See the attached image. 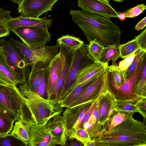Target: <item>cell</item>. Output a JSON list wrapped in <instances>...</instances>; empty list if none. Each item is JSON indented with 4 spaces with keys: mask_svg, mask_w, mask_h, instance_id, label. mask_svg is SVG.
<instances>
[{
    "mask_svg": "<svg viewBox=\"0 0 146 146\" xmlns=\"http://www.w3.org/2000/svg\"><path fill=\"white\" fill-rule=\"evenodd\" d=\"M72 19L90 42L96 40L104 47L120 44L121 31L109 18L84 11L70 9Z\"/></svg>",
    "mask_w": 146,
    "mask_h": 146,
    "instance_id": "6da1fadb",
    "label": "cell"
},
{
    "mask_svg": "<svg viewBox=\"0 0 146 146\" xmlns=\"http://www.w3.org/2000/svg\"><path fill=\"white\" fill-rule=\"evenodd\" d=\"M18 85L24 101L19 118L24 123L29 126L46 124L63 112L58 98H44L23 84Z\"/></svg>",
    "mask_w": 146,
    "mask_h": 146,
    "instance_id": "7a4b0ae2",
    "label": "cell"
},
{
    "mask_svg": "<svg viewBox=\"0 0 146 146\" xmlns=\"http://www.w3.org/2000/svg\"><path fill=\"white\" fill-rule=\"evenodd\" d=\"M133 114L127 119L106 133L100 134L93 143L94 146H146V119H135Z\"/></svg>",
    "mask_w": 146,
    "mask_h": 146,
    "instance_id": "3957f363",
    "label": "cell"
},
{
    "mask_svg": "<svg viewBox=\"0 0 146 146\" xmlns=\"http://www.w3.org/2000/svg\"><path fill=\"white\" fill-rule=\"evenodd\" d=\"M145 56L140 60L131 75L120 86H116L105 82L106 90L111 94L114 100L127 101L136 104L143 99L137 95L136 88L142 62Z\"/></svg>",
    "mask_w": 146,
    "mask_h": 146,
    "instance_id": "277c9868",
    "label": "cell"
},
{
    "mask_svg": "<svg viewBox=\"0 0 146 146\" xmlns=\"http://www.w3.org/2000/svg\"><path fill=\"white\" fill-rule=\"evenodd\" d=\"M95 61L88 54L87 45H84L73 53L72 60L59 96V100L63 98L74 82L78 72Z\"/></svg>",
    "mask_w": 146,
    "mask_h": 146,
    "instance_id": "5b68a950",
    "label": "cell"
},
{
    "mask_svg": "<svg viewBox=\"0 0 146 146\" xmlns=\"http://www.w3.org/2000/svg\"><path fill=\"white\" fill-rule=\"evenodd\" d=\"M27 46L31 48L43 47L49 42L50 35L48 30L29 27H21L12 31Z\"/></svg>",
    "mask_w": 146,
    "mask_h": 146,
    "instance_id": "8992f818",
    "label": "cell"
},
{
    "mask_svg": "<svg viewBox=\"0 0 146 146\" xmlns=\"http://www.w3.org/2000/svg\"><path fill=\"white\" fill-rule=\"evenodd\" d=\"M24 102L23 96L16 86L0 84V103L19 117Z\"/></svg>",
    "mask_w": 146,
    "mask_h": 146,
    "instance_id": "52a82bcc",
    "label": "cell"
},
{
    "mask_svg": "<svg viewBox=\"0 0 146 146\" xmlns=\"http://www.w3.org/2000/svg\"><path fill=\"white\" fill-rule=\"evenodd\" d=\"M58 0H22L18 10L25 17L38 18L42 14L52 10L53 5Z\"/></svg>",
    "mask_w": 146,
    "mask_h": 146,
    "instance_id": "ba28073f",
    "label": "cell"
},
{
    "mask_svg": "<svg viewBox=\"0 0 146 146\" xmlns=\"http://www.w3.org/2000/svg\"><path fill=\"white\" fill-rule=\"evenodd\" d=\"M59 52L51 60L47 69L45 93L48 99H51L64 60V54L61 45H59Z\"/></svg>",
    "mask_w": 146,
    "mask_h": 146,
    "instance_id": "9c48e42d",
    "label": "cell"
},
{
    "mask_svg": "<svg viewBox=\"0 0 146 146\" xmlns=\"http://www.w3.org/2000/svg\"><path fill=\"white\" fill-rule=\"evenodd\" d=\"M105 71L102 72L67 108L93 102L100 93L106 89L105 84Z\"/></svg>",
    "mask_w": 146,
    "mask_h": 146,
    "instance_id": "30bf717a",
    "label": "cell"
},
{
    "mask_svg": "<svg viewBox=\"0 0 146 146\" xmlns=\"http://www.w3.org/2000/svg\"><path fill=\"white\" fill-rule=\"evenodd\" d=\"M83 11L109 18L118 17L119 12L114 10L108 0H78Z\"/></svg>",
    "mask_w": 146,
    "mask_h": 146,
    "instance_id": "8fae6325",
    "label": "cell"
},
{
    "mask_svg": "<svg viewBox=\"0 0 146 146\" xmlns=\"http://www.w3.org/2000/svg\"><path fill=\"white\" fill-rule=\"evenodd\" d=\"M93 102L67 108L63 111L62 117L66 125V136L70 131L79 128L85 113Z\"/></svg>",
    "mask_w": 146,
    "mask_h": 146,
    "instance_id": "7c38bea8",
    "label": "cell"
},
{
    "mask_svg": "<svg viewBox=\"0 0 146 146\" xmlns=\"http://www.w3.org/2000/svg\"><path fill=\"white\" fill-rule=\"evenodd\" d=\"M56 145L48 129L46 124L30 126L29 146Z\"/></svg>",
    "mask_w": 146,
    "mask_h": 146,
    "instance_id": "4fadbf2b",
    "label": "cell"
},
{
    "mask_svg": "<svg viewBox=\"0 0 146 146\" xmlns=\"http://www.w3.org/2000/svg\"><path fill=\"white\" fill-rule=\"evenodd\" d=\"M52 19L47 18H34L25 17L21 15L16 18H12L3 24L10 31L21 27H29L47 29L51 25Z\"/></svg>",
    "mask_w": 146,
    "mask_h": 146,
    "instance_id": "5bb4252c",
    "label": "cell"
},
{
    "mask_svg": "<svg viewBox=\"0 0 146 146\" xmlns=\"http://www.w3.org/2000/svg\"><path fill=\"white\" fill-rule=\"evenodd\" d=\"M46 125L56 145H66L68 138L62 116L58 115L53 117L48 121Z\"/></svg>",
    "mask_w": 146,
    "mask_h": 146,
    "instance_id": "9a60e30c",
    "label": "cell"
},
{
    "mask_svg": "<svg viewBox=\"0 0 146 146\" xmlns=\"http://www.w3.org/2000/svg\"><path fill=\"white\" fill-rule=\"evenodd\" d=\"M1 51L4 55L8 64L16 66L29 73L30 66H28L21 56L7 41L0 39Z\"/></svg>",
    "mask_w": 146,
    "mask_h": 146,
    "instance_id": "2e32d148",
    "label": "cell"
},
{
    "mask_svg": "<svg viewBox=\"0 0 146 146\" xmlns=\"http://www.w3.org/2000/svg\"><path fill=\"white\" fill-rule=\"evenodd\" d=\"M114 100L111 94L106 90L98 101L99 114L98 123L101 132L106 129L109 123L108 113L110 108L114 106Z\"/></svg>",
    "mask_w": 146,
    "mask_h": 146,
    "instance_id": "e0dca14e",
    "label": "cell"
},
{
    "mask_svg": "<svg viewBox=\"0 0 146 146\" xmlns=\"http://www.w3.org/2000/svg\"><path fill=\"white\" fill-rule=\"evenodd\" d=\"M108 66V63H103L95 62L80 70L76 74L74 82L69 90L67 95L85 80L98 73L106 70Z\"/></svg>",
    "mask_w": 146,
    "mask_h": 146,
    "instance_id": "ac0fdd59",
    "label": "cell"
},
{
    "mask_svg": "<svg viewBox=\"0 0 146 146\" xmlns=\"http://www.w3.org/2000/svg\"><path fill=\"white\" fill-rule=\"evenodd\" d=\"M48 65L41 62L31 65L27 80L23 84L36 93L43 75L47 70Z\"/></svg>",
    "mask_w": 146,
    "mask_h": 146,
    "instance_id": "d6986e66",
    "label": "cell"
},
{
    "mask_svg": "<svg viewBox=\"0 0 146 146\" xmlns=\"http://www.w3.org/2000/svg\"><path fill=\"white\" fill-rule=\"evenodd\" d=\"M61 45L64 58L60 74L56 83L51 99L59 98L63 83L66 76L69 66L71 63L74 52L63 46Z\"/></svg>",
    "mask_w": 146,
    "mask_h": 146,
    "instance_id": "ffe728a7",
    "label": "cell"
},
{
    "mask_svg": "<svg viewBox=\"0 0 146 146\" xmlns=\"http://www.w3.org/2000/svg\"><path fill=\"white\" fill-rule=\"evenodd\" d=\"M104 71L98 73L85 80L77 86L63 98L59 100V102L61 106L63 108H67L70 104L96 80L100 74Z\"/></svg>",
    "mask_w": 146,
    "mask_h": 146,
    "instance_id": "44dd1931",
    "label": "cell"
},
{
    "mask_svg": "<svg viewBox=\"0 0 146 146\" xmlns=\"http://www.w3.org/2000/svg\"><path fill=\"white\" fill-rule=\"evenodd\" d=\"M0 78L8 85L14 86L19 85L5 57L1 51H0Z\"/></svg>",
    "mask_w": 146,
    "mask_h": 146,
    "instance_id": "7402d4cb",
    "label": "cell"
},
{
    "mask_svg": "<svg viewBox=\"0 0 146 146\" xmlns=\"http://www.w3.org/2000/svg\"><path fill=\"white\" fill-rule=\"evenodd\" d=\"M29 126L23 122L19 118L13 126L9 135L28 146L29 137Z\"/></svg>",
    "mask_w": 146,
    "mask_h": 146,
    "instance_id": "603a6c76",
    "label": "cell"
},
{
    "mask_svg": "<svg viewBox=\"0 0 146 146\" xmlns=\"http://www.w3.org/2000/svg\"><path fill=\"white\" fill-rule=\"evenodd\" d=\"M139 49H143L137 36L125 44H120L118 48L120 57L122 58H125Z\"/></svg>",
    "mask_w": 146,
    "mask_h": 146,
    "instance_id": "cb8c5ba5",
    "label": "cell"
},
{
    "mask_svg": "<svg viewBox=\"0 0 146 146\" xmlns=\"http://www.w3.org/2000/svg\"><path fill=\"white\" fill-rule=\"evenodd\" d=\"M118 47L115 45H110L104 47L99 62L103 63H108L111 60V65L116 64V62L120 57Z\"/></svg>",
    "mask_w": 146,
    "mask_h": 146,
    "instance_id": "d4e9b609",
    "label": "cell"
},
{
    "mask_svg": "<svg viewBox=\"0 0 146 146\" xmlns=\"http://www.w3.org/2000/svg\"><path fill=\"white\" fill-rule=\"evenodd\" d=\"M57 43L73 51L77 50L84 44V42L79 38L69 35H63L56 40Z\"/></svg>",
    "mask_w": 146,
    "mask_h": 146,
    "instance_id": "484cf974",
    "label": "cell"
},
{
    "mask_svg": "<svg viewBox=\"0 0 146 146\" xmlns=\"http://www.w3.org/2000/svg\"><path fill=\"white\" fill-rule=\"evenodd\" d=\"M136 91L139 97L146 98V56L142 62L137 82Z\"/></svg>",
    "mask_w": 146,
    "mask_h": 146,
    "instance_id": "4316f807",
    "label": "cell"
},
{
    "mask_svg": "<svg viewBox=\"0 0 146 146\" xmlns=\"http://www.w3.org/2000/svg\"><path fill=\"white\" fill-rule=\"evenodd\" d=\"M68 139H75L81 142L84 146H88L92 142L87 131L84 129L79 128L70 131L67 135Z\"/></svg>",
    "mask_w": 146,
    "mask_h": 146,
    "instance_id": "83f0119b",
    "label": "cell"
},
{
    "mask_svg": "<svg viewBox=\"0 0 146 146\" xmlns=\"http://www.w3.org/2000/svg\"><path fill=\"white\" fill-rule=\"evenodd\" d=\"M15 121L7 115L0 111V138L6 136L10 134Z\"/></svg>",
    "mask_w": 146,
    "mask_h": 146,
    "instance_id": "f1b7e54d",
    "label": "cell"
},
{
    "mask_svg": "<svg viewBox=\"0 0 146 146\" xmlns=\"http://www.w3.org/2000/svg\"><path fill=\"white\" fill-rule=\"evenodd\" d=\"M114 108L117 112H123L128 114H134L137 112L135 104L127 101L114 100Z\"/></svg>",
    "mask_w": 146,
    "mask_h": 146,
    "instance_id": "f546056e",
    "label": "cell"
},
{
    "mask_svg": "<svg viewBox=\"0 0 146 146\" xmlns=\"http://www.w3.org/2000/svg\"><path fill=\"white\" fill-rule=\"evenodd\" d=\"M87 45L88 52L95 62H99L104 47L96 40H92Z\"/></svg>",
    "mask_w": 146,
    "mask_h": 146,
    "instance_id": "4dcf8cb0",
    "label": "cell"
},
{
    "mask_svg": "<svg viewBox=\"0 0 146 146\" xmlns=\"http://www.w3.org/2000/svg\"><path fill=\"white\" fill-rule=\"evenodd\" d=\"M129 114L123 112L117 113L111 118L106 129L102 132L100 134L108 132L123 122L128 118Z\"/></svg>",
    "mask_w": 146,
    "mask_h": 146,
    "instance_id": "1f68e13d",
    "label": "cell"
},
{
    "mask_svg": "<svg viewBox=\"0 0 146 146\" xmlns=\"http://www.w3.org/2000/svg\"><path fill=\"white\" fill-rule=\"evenodd\" d=\"M146 50L139 49L132 63L129 68L125 71V79L128 78L131 74L140 60L146 56Z\"/></svg>",
    "mask_w": 146,
    "mask_h": 146,
    "instance_id": "d6a6232c",
    "label": "cell"
},
{
    "mask_svg": "<svg viewBox=\"0 0 146 146\" xmlns=\"http://www.w3.org/2000/svg\"><path fill=\"white\" fill-rule=\"evenodd\" d=\"M25 146L20 141L9 134L0 138V146Z\"/></svg>",
    "mask_w": 146,
    "mask_h": 146,
    "instance_id": "836d02e7",
    "label": "cell"
},
{
    "mask_svg": "<svg viewBox=\"0 0 146 146\" xmlns=\"http://www.w3.org/2000/svg\"><path fill=\"white\" fill-rule=\"evenodd\" d=\"M146 9V6L141 4L129 9L125 13L126 17L132 18L137 16Z\"/></svg>",
    "mask_w": 146,
    "mask_h": 146,
    "instance_id": "e575fe53",
    "label": "cell"
},
{
    "mask_svg": "<svg viewBox=\"0 0 146 146\" xmlns=\"http://www.w3.org/2000/svg\"><path fill=\"white\" fill-rule=\"evenodd\" d=\"M139 50L125 58L123 60L120 61L118 65L119 68L122 71H125L132 63Z\"/></svg>",
    "mask_w": 146,
    "mask_h": 146,
    "instance_id": "d590c367",
    "label": "cell"
},
{
    "mask_svg": "<svg viewBox=\"0 0 146 146\" xmlns=\"http://www.w3.org/2000/svg\"><path fill=\"white\" fill-rule=\"evenodd\" d=\"M106 89L102 91L99 94L96 99L92 103L91 106L85 113L80 125L79 128H82L84 124L88 120L93 111L95 107L97 102L103 93Z\"/></svg>",
    "mask_w": 146,
    "mask_h": 146,
    "instance_id": "8d00e7d4",
    "label": "cell"
},
{
    "mask_svg": "<svg viewBox=\"0 0 146 146\" xmlns=\"http://www.w3.org/2000/svg\"><path fill=\"white\" fill-rule=\"evenodd\" d=\"M47 71V70L44 73L36 92V93L43 98L46 92Z\"/></svg>",
    "mask_w": 146,
    "mask_h": 146,
    "instance_id": "74e56055",
    "label": "cell"
},
{
    "mask_svg": "<svg viewBox=\"0 0 146 146\" xmlns=\"http://www.w3.org/2000/svg\"><path fill=\"white\" fill-rule=\"evenodd\" d=\"M146 98H143L135 104L137 110V112L143 117L144 119L146 118Z\"/></svg>",
    "mask_w": 146,
    "mask_h": 146,
    "instance_id": "f35d334b",
    "label": "cell"
},
{
    "mask_svg": "<svg viewBox=\"0 0 146 146\" xmlns=\"http://www.w3.org/2000/svg\"><path fill=\"white\" fill-rule=\"evenodd\" d=\"M11 11H7L0 8V25L13 18L10 15Z\"/></svg>",
    "mask_w": 146,
    "mask_h": 146,
    "instance_id": "ab89813d",
    "label": "cell"
},
{
    "mask_svg": "<svg viewBox=\"0 0 146 146\" xmlns=\"http://www.w3.org/2000/svg\"><path fill=\"white\" fill-rule=\"evenodd\" d=\"M0 111L6 114L15 121L19 118V117L17 115L1 103Z\"/></svg>",
    "mask_w": 146,
    "mask_h": 146,
    "instance_id": "60d3db41",
    "label": "cell"
},
{
    "mask_svg": "<svg viewBox=\"0 0 146 146\" xmlns=\"http://www.w3.org/2000/svg\"><path fill=\"white\" fill-rule=\"evenodd\" d=\"M10 31L3 24L0 25V38L8 36Z\"/></svg>",
    "mask_w": 146,
    "mask_h": 146,
    "instance_id": "b9f144b4",
    "label": "cell"
},
{
    "mask_svg": "<svg viewBox=\"0 0 146 146\" xmlns=\"http://www.w3.org/2000/svg\"><path fill=\"white\" fill-rule=\"evenodd\" d=\"M146 25V17L143 19L135 26V29L138 31L143 29Z\"/></svg>",
    "mask_w": 146,
    "mask_h": 146,
    "instance_id": "7bdbcfd3",
    "label": "cell"
},
{
    "mask_svg": "<svg viewBox=\"0 0 146 146\" xmlns=\"http://www.w3.org/2000/svg\"><path fill=\"white\" fill-rule=\"evenodd\" d=\"M74 141H72L69 143L68 145L69 146H81L83 145V144L80 141L74 139Z\"/></svg>",
    "mask_w": 146,
    "mask_h": 146,
    "instance_id": "ee69618b",
    "label": "cell"
},
{
    "mask_svg": "<svg viewBox=\"0 0 146 146\" xmlns=\"http://www.w3.org/2000/svg\"><path fill=\"white\" fill-rule=\"evenodd\" d=\"M118 18L121 21H123L125 20L126 18L125 13L123 12L120 13L119 12Z\"/></svg>",
    "mask_w": 146,
    "mask_h": 146,
    "instance_id": "f6af8a7d",
    "label": "cell"
},
{
    "mask_svg": "<svg viewBox=\"0 0 146 146\" xmlns=\"http://www.w3.org/2000/svg\"><path fill=\"white\" fill-rule=\"evenodd\" d=\"M11 1L14 3L19 4L22 0H11Z\"/></svg>",
    "mask_w": 146,
    "mask_h": 146,
    "instance_id": "bcb514c9",
    "label": "cell"
},
{
    "mask_svg": "<svg viewBox=\"0 0 146 146\" xmlns=\"http://www.w3.org/2000/svg\"><path fill=\"white\" fill-rule=\"evenodd\" d=\"M0 84H4V85H8L5 82H4L3 80H2L0 78Z\"/></svg>",
    "mask_w": 146,
    "mask_h": 146,
    "instance_id": "7dc6e473",
    "label": "cell"
},
{
    "mask_svg": "<svg viewBox=\"0 0 146 146\" xmlns=\"http://www.w3.org/2000/svg\"><path fill=\"white\" fill-rule=\"evenodd\" d=\"M108 1H109V0H108ZM113 0V1H117V2H123L124 0Z\"/></svg>",
    "mask_w": 146,
    "mask_h": 146,
    "instance_id": "c3c4849f",
    "label": "cell"
},
{
    "mask_svg": "<svg viewBox=\"0 0 146 146\" xmlns=\"http://www.w3.org/2000/svg\"><path fill=\"white\" fill-rule=\"evenodd\" d=\"M1 48L0 47V51H1Z\"/></svg>",
    "mask_w": 146,
    "mask_h": 146,
    "instance_id": "681fc988",
    "label": "cell"
},
{
    "mask_svg": "<svg viewBox=\"0 0 146 146\" xmlns=\"http://www.w3.org/2000/svg\"></svg>",
    "mask_w": 146,
    "mask_h": 146,
    "instance_id": "f907efd6",
    "label": "cell"
}]
</instances>
